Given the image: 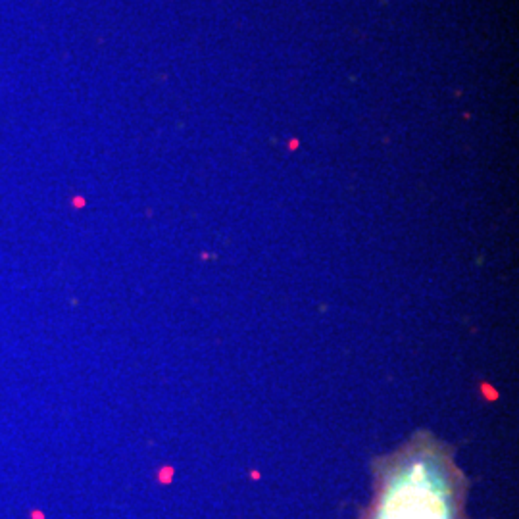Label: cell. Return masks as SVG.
<instances>
[{"label":"cell","instance_id":"6da1fadb","mask_svg":"<svg viewBox=\"0 0 519 519\" xmlns=\"http://www.w3.org/2000/svg\"><path fill=\"white\" fill-rule=\"evenodd\" d=\"M373 491L358 519H467V477L456 452L416 431L371 462Z\"/></svg>","mask_w":519,"mask_h":519}]
</instances>
